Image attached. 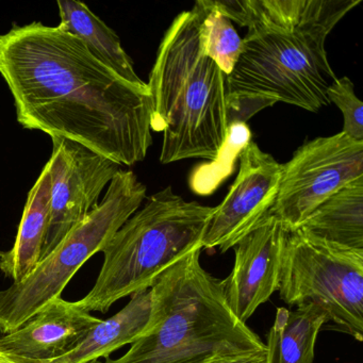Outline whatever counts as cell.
Segmentation results:
<instances>
[{
	"instance_id": "1",
	"label": "cell",
	"mask_w": 363,
	"mask_h": 363,
	"mask_svg": "<svg viewBox=\"0 0 363 363\" xmlns=\"http://www.w3.org/2000/svg\"><path fill=\"white\" fill-rule=\"evenodd\" d=\"M0 75L29 130L80 144L118 165L146 158L152 145L147 84L123 79L78 38L41 22L0 35Z\"/></svg>"
},
{
	"instance_id": "2",
	"label": "cell",
	"mask_w": 363,
	"mask_h": 363,
	"mask_svg": "<svg viewBox=\"0 0 363 363\" xmlns=\"http://www.w3.org/2000/svg\"><path fill=\"white\" fill-rule=\"evenodd\" d=\"M203 247L172 265L150 289V326L130 350L105 363H207L267 350L261 337L227 305L224 282L201 267Z\"/></svg>"
},
{
	"instance_id": "3",
	"label": "cell",
	"mask_w": 363,
	"mask_h": 363,
	"mask_svg": "<svg viewBox=\"0 0 363 363\" xmlns=\"http://www.w3.org/2000/svg\"><path fill=\"white\" fill-rule=\"evenodd\" d=\"M226 78L203 52L196 14H178L163 35L147 84L152 130L163 133L161 163L218 155L228 128Z\"/></svg>"
},
{
	"instance_id": "4",
	"label": "cell",
	"mask_w": 363,
	"mask_h": 363,
	"mask_svg": "<svg viewBox=\"0 0 363 363\" xmlns=\"http://www.w3.org/2000/svg\"><path fill=\"white\" fill-rule=\"evenodd\" d=\"M331 30L318 25L248 27L241 56L226 78L228 125L246 123L277 103L310 112L330 105L327 91L337 77L325 42Z\"/></svg>"
},
{
	"instance_id": "5",
	"label": "cell",
	"mask_w": 363,
	"mask_h": 363,
	"mask_svg": "<svg viewBox=\"0 0 363 363\" xmlns=\"http://www.w3.org/2000/svg\"><path fill=\"white\" fill-rule=\"evenodd\" d=\"M214 210L184 201L171 186L148 196L104 248L101 273L79 305L105 313L118 299L152 289L169 267L203 247Z\"/></svg>"
},
{
	"instance_id": "6",
	"label": "cell",
	"mask_w": 363,
	"mask_h": 363,
	"mask_svg": "<svg viewBox=\"0 0 363 363\" xmlns=\"http://www.w3.org/2000/svg\"><path fill=\"white\" fill-rule=\"evenodd\" d=\"M146 186L133 171L116 174L103 201L23 281L0 291V333H12L61 293L78 269L103 252L146 199Z\"/></svg>"
},
{
	"instance_id": "7",
	"label": "cell",
	"mask_w": 363,
	"mask_h": 363,
	"mask_svg": "<svg viewBox=\"0 0 363 363\" xmlns=\"http://www.w3.org/2000/svg\"><path fill=\"white\" fill-rule=\"evenodd\" d=\"M280 297L289 306L318 305L327 323L363 340V250L314 239L299 229L288 233Z\"/></svg>"
},
{
	"instance_id": "8",
	"label": "cell",
	"mask_w": 363,
	"mask_h": 363,
	"mask_svg": "<svg viewBox=\"0 0 363 363\" xmlns=\"http://www.w3.org/2000/svg\"><path fill=\"white\" fill-rule=\"evenodd\" d=\"M363 177V142L343 133L316 138L282 164L277 199L271 209L291 233L327 199Z\"/></svg>"
},
{
	"instance_id": "9",
	"label": "cell",
	"mask_w": 363,
	"mask_h": 363,
	"mask_svg": "<svg viewBox=\"0 0 363 363\" xmlns=\"http://www.w3.org/2000/svg\"><path fill=\"white\" fill-rule=\"evenodd\" d=\"M50 222L41 260L97 205L121 165L69 140L52 138ZM40 260V261H41Z\"/></svg>"
},
{
	"instance_id": "10",
	"label": "cell",
	"mask_w": 363,
	"mask_h": 363,
	"mask_svg": "<svg viewBox=\"0 0 363 363\" xmlns=\"http://www.w3.org/2000/svg\"><path fill=\"white\" fill-rule=\"evenodd\" d=\"M239 173L216 207L203 235V250L226 252L271 213L277 199L282 164L250 141L240 156Z\"/></svg>"
},
{
	"instance_id": "11",
	"label": "cell",
	"mask_w": 363,
	"mask_h": 363,
	"mask_svg": "<svg viewBox=\"0 0 363 363\" xmlns=\"http://www.w3.org/2000/svg\"><path fill=\"white\" fill-rule=\"evenodd\" d=\"M289 231L269 213L235 246V264L224 282L227 305L246 320L279 290L282 258Z\"/></svg>"
},
{
	"instance_id": "12",
	"label": "cell",
	"mask_w": 363,
	"mask_h": 363,
	"mask_svg": "<svg viewBox=\"0 0 363 363\" xmlns=\"http://www.w3.org/2000/svg\"><path fill=\"white\" fill-rule=\"evenodd\" d=\"M101 320L78 301L56 297L20 328L0 337V354L26 360H54L73 350Z\"/></svg>"
},
{
	"instance_id": "13",
	"label": "cell",
	"mask_w": 363,
	"mask_h": 363,
	"mask_svg": "<svg viewBox=\"0 0 363 363\" xmlns=\"http://www.w3.org/2000/svg\"><path fill=\"white\" fill-rule=\"evenodd\" d=\"M361 0H211L213 7L241 27L281 28L335 25Z\"/></svg>"
},
{
	"instance_id": "14",
	"label": "cell",
	"mask_w": 363,
	"mask_h": 363,
	"mask_svg": "<svg viewBox=\"0 0 363 363\" xmlns=\"http://www.w3.org/2000/svg\"><path fill=\"white\" fill-rule=\"evenodd\" d=\"M152 291L131 295L130 301L120 312L101 320L71 352L60 358L33 361L0 354V363H88L108 358L110 354L127 344H133L150 326L152 316Z\"/></svg>"
},
{
	"instance_id": "15",
	"label": "cell",
	"mask_w": 363,
	"mask_h": 363,
	"mask_svg": "<svg viewBox=\"0 0 363 363\" xmlns=\"http://www.w3.org/2000/svg\"><path fill=\"white\" fill-rule=\"evenodd\" d=\"M50 171L48 164L28 194L13 247L0 252V271L13 284L28 277L41 260L50 222Z\"/></svg>"
},
{
	"instance_id": "16",
	"label": "cell",
	"mask_w": 363,
	"mask_h": 363,
	"mask_svg": "<svg viewBox=\"0 0 363 363\" xmlns=\"http://www.w3.org/2000/svg\"><path fill=\"white\" fill-rule=\"evenodd\" d=\"M298 229L333 245L363 250V177L318 206Z\"/></svg>"
},
{
	"instance_id": "17",
	"label": "cell",
	"mask_w": 363,
	"mask_h": 363,
	"mask_svg": "<svg viewBox=\"0 0 363 363\" xmlns=\"http://www.w3.org/2000/svg\"><path fill=\"white\" fill-rule=\"evenodd\" d=\"M58 8L59 28L78 38L93 57L123 79L133 84H145L135 73L120 38L88 6L75 0H58Z\"/></svg>"
},
{
	"instance_id": "18",
	"label": "cell",
	"mask_w": 363,
	"mask_h": 363,
	"mask_svg": "<svg viewBox=\"0 0 363 363\" xmlns=\"http://www.w3.org/2000/svg\"><path fill=\"white\" fill-rule=\"evenodd\" d=\"M326 314L318 305L279 308L267 335V363H313L316 337Z\"/></svg>"
},
{
	"instance_id": "19",
	"label": "cell",
	"mask_w": 363,
	"mask_h": 363,
	"mask_svg": "<svg viewBox=\"0 0 363 363\" xmlns=\"http://www.w3.org/2000/svg\"><path fill=\"white\" fill-rule=\"evenodd\" d=\"M192 11L199 18V39L208 58L226 76L230 75L241 56L242 39L233 22L218 11L211 0H199Z\"/></svg>"
},
{
	"instance_id": "20",
	"label": "cell",
	"mask_w": 363,
	"mask_h": 363,
	"mask_svg": "<svg viewBox=\"0 0 363 363\" xmlns=\"http://www.w3.org/2000/svg\"><path fill=\"white\" fill-rule=\"evenodd\" d=\"M252 140V131L246 123L228 125L226 139L220 152L210 162L194 167L189 176V186L195 194L209 196L235 173L240 156Z\"/></svg>"
},
{
	"instance_id": "21",
	"label": "cell",
	"mask_w": 363,
	"mask_h": 363,
	"mask_svg": "<svg viewBox=\"0 0 363 363\" xmlns=\"http://www.w3.org/2000/svg\"><path fill=\"white\" fill-rule=\"evenodd\" d=\"M329 101L342 111L343 130L350 139L363 142V104L354 93V86L348 77L335 80L327 91Z\"/></svg>"
},
{
	"instance_id": "22",
	"label": "cell",
	"mask_w": 363,
	"mask_h": 363,
	"mask_svg": "<svg viewBox=\"0 0 363 363\" xmlns=\"http://www.w3.org/2000/svg\"><path fill=\"white\" fill-rule=\"evenodd\" d=\"M207 363H267V352L259 350V352L229 354V356L218 357Z\"/></svg>"
},
{
	"instance_id": "23",
	"label": "cell",
	"mask_w": 363,
	"mask_h": 363,
	"mask_svg": "<svg viewBox=\"0 0 363 363\" xmlns=\"http://www.w3.org/2000/svg\"><path fill=\"white\" fill-rule=\"evenodd\" d=\"M88 363H103V362H99V360H94V361H91V362H88Z\"/></svg>"
}]
</instances>
